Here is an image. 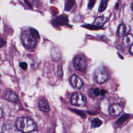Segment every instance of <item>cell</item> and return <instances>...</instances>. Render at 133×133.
Returning a JSON list of instances; mask_svg holds the SVG:
<instances>
[{"label": "cell", "mask_w": 133, "mask_h": 133, "mask_svg": "<svg viewBox=\"0 0 133 133\" xmlns=\"http://www.w3.org/2000/svg\"><path fill=\"white\" fill-rule=\"evenodd\" d=\"M18 130L23 133L32 132L36 129V125L33 120L27 117H20L16 122Z\"/></svg>", "instance_id": "cell-1"}, {"label": "cell", "mask_w": 133, "mask_h": 133, "mask_svg": "<svg viewBox=\"0 0 133 133\" xmlns=\"http://www.w3.org/2000/svg\"><path fill=\"white\" fill-rule=\"evenodd\" d=\"M109 77L108 70L104 66L98 68L95 71L94 78L96 83L102 84L107 81Z\"/></svg>", "instance_id": "cell-2"}, {"label": "cell", "mask_w": 133, "mask_h": 133, "mask_svg": "<svg viewBox=\"0 0 133 133\" xmlns=\"http://www.w3.org/2000/svg\"><path fill=\"white\" fill-rule=\"evenodd\" d=\"M21 38L23 44L27 47L32 48L35 46L36 43V38L30 33V31L24 32L22 34Z\"/></svg>", "instance_id": "cell-3"}, {"label": "cell", "mask_w": 133, "mask_h": 133, "mask_svg": "<svg viewBox=\"0 0 133 133\" xmlns=\"http://www.w3.org/2000/svg\"><path fill=\"white\" fill-rule=\"evenodd\" d=\"M70 102L72 105L83 107L86 103V98L81 93L74 94L70 99Z\"/></svg>", "instance_id": "cell-4"}, {"label": "cell", "mask_w": 133, "mask_h": 133, "mask_svg": "<svg viewBox=\"0 0 133 133\" xmlns=\"http://www.w3.org/2000/svg\"><path fill=\"white\" fill-rule=\"evenodd\" d=\"M73 64L75 69L79 71H84L86 67V63L84 57L79 55L75 57L74 60Z\"/></svg>", "instance_id": "cell-5"}, {"label": "cell", "mask_w": 133, "mask_h": 133, "mask_svg": "<svg viewBox=\"0 0 133 133\" xmlns=\"http://www.w3.org/2000/svg\"><path fill=\"white\" fill-rule=\"evenodd\" d=\"M70 83L71 85L75 88L79 89L83 86V81L81 78L76 74L72 75L70 79Z\"/></svg>", "instance_id": "cell-6"}, {"label": "cell", "mask_w": 133, "mask_h": 133, "mask_svg": "<svg viewBox=\"0 0 133 133\" xmlns=\"http://www.w3.org/2000/svg\"><path fill=\"white\" fill-rule=\"evenodd\" d=\"M123 110V107L119 104H113L109 108V112L111 115L116 116L119 114Z\"/></svg>", "instance_id": "cell-7"}, {"label": "cell", "mask_w": 133, "mask_h": 133, "mask_svg": "<svg viewBox=\"0 0 133 133\" xmlns=\"http://www.w3.org/2000/svg\"><path fill=\"white\" fill-rule=\"evenodd\" d=\"M107 20L108 19L103 16L98 17L95 20L94 22L92 24H91L90 26H92L93 29H95L101 28L104 25V24L107 21Z\"/></svg>", "instance_id": "cell-8"}, {"label": "cell", "mask_w": 133, "mask_h": 133, "mask_svg": "<svg viewBox=\"0 0 133 133\" xmlns=\"http://www.w3.org/2000/svg\"><path fill=\"white\" fill-rule=\"evenodd\" d=\"M129 31H130V27L128 25L125 24L124 23H122L118 27L117 33L119 36L124 37L125 35L128 34Z\"/></svg>", "instance_id": "cell-9"}, {"label": "cell", "mask_w": 133, "mask_h": 133, "mask_svg": "<svg viewBox=\"0 0 133 133\" xmlns=\"http://www.w3.org/2000/svg\"><path fill=\"white\" fill-rule=\"evenodd\" d=\"M38 107L42 111L44 112H48L50 110L48 102L45 98H42L39 100Z\"/></svg>", "instance_id": "cell-10"}, {"label": "cell", "mask_w": 133, "mask_h": 133, "mask_svg": "<svg viewBox=\"0 0 133 133\" xmlns=\"http://www.w3.org/2000/svg\"><path fill=\"white\" fill-rule=\"evenodd\" d=\"M107 91L103 89H100V88L90 89L88 91V95L92 98H95L97 96H102L105 94Z\"/></svg>", "instance_id": "cell-11"}, {"label": "cell", "mask_w": 133, "mask_h": 133, "mask_svg": "<svg viewBox=\"0 0 133 133\" xmlns=\"http://www.w3.org/2000/svg\"><path fill=\"white\" fill-rule=\"evenodd\" d=\"M4 98L11 102H17L18 100L17 95L14 92L9 90H7L5 92Z\"/></svg>", "instance_id": "cell-12"}, {"label": "cell", "mask_w": 133, "mask_h": 133, "mask_svg": "<svg viewBox=\"0 0 133 133\" xmlns=\"http://www.w3.org/2000/svg\"><path fill=\"white\" fill-rule=\"evenodd\" d=\"M123 44L126 46H131L133 44V35L130 33L125 35L122 40Z\"/></svg>", "instance_id": "cell-13"}, {"label": "cell", "mask_w": 133, "mask_h": 133, "mask_svg": "<svg viewBox=\"0 0 133 133\" xmlns=\"http://www.w3.org/2000/svg\"><path fill=\"white\" fill-rule=\"evenodd\" d=\"M68 21V20L67 18V16L65 15H62L59 16V17L55 20V22L58 25H63L64 24H67Z\"/></svg>", "instance_id": "cell-14"}, {"label": "cell", "mask_w": 133, "mask_h": 133, "mask_svg": "<svg viewBox=\"0 0 133 133\" xmlns=\"http://www.w3.org/2000/svg\"><path fill=\"white\" fill-rule=\"evenodd\" d=\"M51 56L55 60L58 61L61 58V53L60 50L57 48H52L51 50Z\"/></svg>", "instance_id": "cell-15"}, {"label": "cell", "mask_w": 133, "mask_h": 133, "mask_svg": "<svg viewBox=\"0 0 133 133\" xmlns=\"http://www.w3.org/2000/svg\"><path fill=\"white\" fill-rule=\"evenodd\" d=\"M102 124V122L99 118H96L93 119L91 122V128H96L100 126Z\"/></svg>", "instance_id": "cell-16"}, {"label": "cell", "mask_w": 133, "mask_h": 133, "mask_svg": "<svg viewBox=\"0 0 133 133\" xmlns=\"http://www.w3.org/2000/svg\"><path fill=\"white\" fill-rule=\"evenodd\" d=\"M75 0H67L65 5V10L66 11H70L75 4Z\"/></svg>", "instance_id": "cell-17"}, {"label": "cell", "mask_w": 133, "mask_h": 133, "mask_svg": "<svg viewBox=\"0 0 133 133\" xmlns=\"http://www.w3.org/2000/svg\"><path fill=\"white\" fill-rule=\"evenodd\" d=\"M108 2V0H101L99 7V11L102 12L105 9L107 6Z\"/></svg>", "instance_id": "cell-18"}, {"label": "cell", "mask_w": 133, "mask_h": 133, "mask_svg": "<svg viewBox=\"0 0 133 133\" xmlns=\"http://www.w3.org/2000/svg\"><path fill=\"white\" fill-rule=\"evenodd\" d=\"M29 31L30 33L36 38H39V34L37 30H36L35 29L30 28L29 29Z\"/></svg>", "instance_id": "cell-19"}, {"label": "cell", "mask_w": 133, "mask_h": 133, "mask_svg": "<svg viewBox=\"0 0 133 133\" xmlns=\"http://www.w3.org/2000/svg\"><path fill=\"white\" fill-rule=\"evenodd\" d=\"M129 117V115L128 114H125L123 116H122L121 117L119 118V119L117 121V123L118 124H122L124 121L127 120L128 117Z\"/></svg>", "instance_id": "cell-20"}, {"label": "cell", "mask_w": 133, "mask_h": 133, "mask_svg": "<svg viewBox=\"0 0 133 133\" xmlns=\"http://www.w3.org/2000/svg\"><path fill=\"white\" fill-rule=\"evenodd\" d=\"M57 73L58 76L60 78H62V77L63 76V70L62 66L60 65H59L57 68Z\"/></svg>", "instance_id": "cell-21"}, {"label": "cell", "mask_w": 133, "mask_h": 133, "mask_svg": "<svg viewBox=\"0 0 133 133\" xmlns=\"http://www.w3.org/2000/svg\"><path fill=\"white\" fill-rule=\"evenodd\" d=\"M72 111H73V112H74L75 113H77V114L79 115H80L81 116H82L83 118H85V117H86V115H85V113H83V112H82V111H78V110H72Z\"/></svg>", "instance_id": "cell-22"}, {"label": "cell", "mask_w": 133, "mask_h": 133, "mask_svg": "<svg viewBox=\"0 0 133 133\" xmlns=\"http://www.w3.org/2000/svg\"><path fill=\"white\" fill-rule=\"evenodd\" d=\"M96 3V0H90L88 5V8L89 9H91L92 7L94 6Z\"/></svg>", "instance_id": "cell-23"}, {"label": "cell", "mask_w": 133, "mask_h": 133, "mask_svg": "<svg viewBox=\"0 0 133 133\" xmlns=\"http://www.w3.org/2000/svg\"><path fill=\"white\" fill-rule=\"evenodd\" d=\"M20 66L21 68L22 69L25 70L28 67V65H27V63L26 62H21L20 63Z\"/></svg>", "instance_id": "cell-24"}, {"label": "cell", "mask_w": 133, "mask_h": 133, "mask_svg": "<svg viewBox=\"0 0 133 133\" xmlns=\"http://www.w3.org/2000/svg\"><path fill=\"white\" fill-rule=\"evenodd\" d=\"M5 44V41L4 39L0 36V47H3Z\"/></svg>", "instance_id": "cell-25"}, {"label": "cell", "mask_w": 133, "mask_h": 133, "mask_svg": "<svg viewBox=\"0 0 133 133\" xmlns=\"http://www.w3.org/2000/svg\"><path fill=\"white\" fill-rule=\"evenodd\" d=\"M129 52L131 54L133 55V44L130 46L129 48Z\"/></svg>", "instance_id": "cell-26"}, {"label": "cell", "mask_w": 133, "mask_h": 133, "mask_svg": "<svg viewBox=\"0 0 133 133\" xmlns=\"http://www.w3.org/2000/svg\"><path fill=\"white\" fill-rule=\"evenodd\" d=\"M3 115H4L3 111V110H2L1 109H0V118H1L2 117H3Z\"/></svg>", "instance_id": "cell-27"}, {"label": "cell", "mask_w": 133, "mask_h": 133, "mask_svg": "<svg viewBox=\"0 0 133 133\" xmlns=\"http://www.w3.org/2000/svg\"><path fill=\"white\" fill-rule=\"evenodd\" d=\"M131 9H132V11H133V3H132V5H131Z\"/></svg>", "instance_id": "cell-28"}, {"label": "cell", "mask_w": 133, "mask_h": 133, "mask_svg": "<svg viewBox=\"0 0 133 133\" xmlns=\"http://www.w3.org/2000/svg\"><path fill=\"white\" fill-rule=\"evenodd\" d=\"M0 133H1V132H0Z\"/></svg>", "instance_id": "cell-29"}]
</instances>
